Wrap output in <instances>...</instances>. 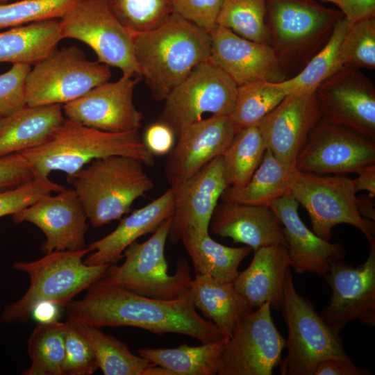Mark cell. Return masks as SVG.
Instances as JSON below:
<instances>
[{
  "label": "cell",
  "instance_id": "obj_1",
  "mask_svg": "<svg viewBox=\"0 0 375 375\" xmlns=\"http://www.w3.org/2000/svg\"><path fill=\"white\" fill-rule=\"evenodd\" d=\"M80 300L65 307L67 322L92 326H131L157 335L178 333L201 343L226 339L210 320L201 317L186 294L173 300L142 296L103 278L87 289Z\"/></svg>",
  "mask_w": 375,
  "mask_h": 375
},
{
  "label": "cell",
  "instance_id": "obj_2",
  "mask_svg": "<svg viewBox=\"0 0 375 375\" xmlns=\"http://www.w3.org/2000/svg\"><path fill=\"white\" fill-rule=\"evenodd\" d=\"M132 38L141 77L158 101L210 56L209 32L175 12L154 29L132 32Z\"/></svg>",
  "mask_w": 375,
  "mask_h": 375
},
{
  "label": "cell",
  "instance_id": "obj_3",
  "mask_svg": "<svg viewBox=\"0 0 375 375\" xmlns=\"http://www.w3.org/2000/svg\"><path fill=\"white\" fill-rule=\"evenodd\" d=\"M21 153L34 178H47L53 171L73 174L94 160L111 156L135 158L145 166L155 163L138 131L113 133L65 119L41 145Z\"/></svg>",
  "mask_w": 375,
  "mask_h": 375
},
{
  "label": "cell",
  "instance_id": "obj_4",
  "mask_svg": "<svg viewBox=\"0 0 375 375\" xmlns=\"http://www.w3.org/2000/svg\"><path fill=\"white\" fill-rule=\"evenodd\" d=\"M139 160L111 156L92 160L85 168L67 174L91 225L100 227L119 219L138 198L153 188Z\"/></svg>",
  "mask_w": 375,
  "mask_h": 375
},
{
  "label": "cell",
  "instance_id": "obj_5",
  "mask_svg": "<svg viewBox=\"0 0 375 375\" xmlns=\"http://www.w3.org/2000/svg\"><path fill=\"white\" fill-rule=\"evenodd\" d=\"M265 1L269 45L288 79L299 73L326 44L344 15L315 0Z\"/></svg>",
  "mask_w": 375,
  "mask_h": 375
},
{
  "label": "cell",
  "instance_id": "obj_6",
  "mask_svg": "<svg viewBox=\"0 0 375 375\" xmlns=\"http://www.w3.org/2000/svg\"><path fill=\"white\" fill-rule=\"evenodd\" d=\"M88 247L76 251H54L31 262H17L13 268L26 273L30 285L25 294L8 306L0 323L24 322L41 303L66 306L73 298L103 278L110 265H87Z\"/></svg>",
  "mask_w": 375,
  "mask_h": 375
},
{
  "label": "cell",
  "instance_id": "obj_7",
  "mask_svg": "<svg viewBox=\"0 0 375 375\" xmlns=\"http://www.w3.org/2000/svg\"><path fill=\"white\" fill-rule=\"evenodd\" d=\"M281 310L288 327V351L278 364L281 375H315L317 365L329 358L351 361L339 333L297 292L290 268Z\"/></svg>",
  "mask_w": 375,
  "mask_h": 375
},
{
  "label": "cell",
  "instance_id": "obj_8",
  "mask_svg": "<svg viewBox=\"0 0 375 375\" xmlns=\"http://www.w3.org/2000/svg\"><path fill=\"white\" fill-rule=\"evenodd\" d=\"M172 217L164 221L146 241L131 243L124 250L125 261L110 265L104 281L134 293L162 300H173L188 292L192 280L188 261L176 260V272L169 274L165 258Z\"/></svg>",
  "mask_w": 375,
  "mask_h": 375
},
{
  "label": "cell",
  "instance_id": "obj_9",
  "mask_svg": "<svg viewBox=\"0 0 375 375\" xmlns=\"http://www.w3.org/2000/svg\"><path fill=\"white\" fill-rule=\"evenodd\" d=\"M110 77L109 66L88 60L77 46L56 48L31 66L25 81L26 105L65 104Z\"/></svg>",
  "mask_w": 375,
  "mask_h": 375
},
{
  "label": "cell",
  "instance_id": "obj_10",
  "mask_svg": "<svg viewBox=\"0 0 375 375\" xmlns=\"http://www.w3.org/2000/svg\"><path fill=\"white\" fill-rule=\"evenodd\" d=\"M290 193L307 210L313 232L330 241L332 228L347 224L359 229L369 244H375L374 222L362 217L357 208L352 180L346 176L318 174L294 169Z\"/></svg>",
  "mask_w": 375,
  "mask_h": 375
},
{
  "label": "cell",
  "instance_id": "obj_11",
  "mask_svg": "<svg viewBox=\"0 0 375 375\" xmlns=\"http://www.w3.org/2000/svg\"><path fill=\"white\" fill-rule=\"evenodd\" d=\"M59 22L63 39L79 40L93 50L99 62L142 78L132 32L117 19L107 0H78Z\"/></svg>",
  "mask_w": 375,
  "mask_h": 375
},
{
  "label": "cell",
  "instance_id": "obj_12",
  "mask_svg": "<svg viewBox=\"0 0 375 375\" xmlns=\"http://www.w3.org/2000/svg\"><path fill=\"white\" fill-rule=\"evenodd\" d=\"M237 85L210 58L197 66L165 100L160 122L178 135L185 126L210 112L230 116L234 109Z\"/></svg>",
  "mask_w": 375,
  "mask_h": 375
},
{
  "label": "cell",
  "instance_id": "obj_13",
  "mask_svg": "<svg viewBox=\"0 0 375 375\" xmlns=\"http://www.w3.org/2000/svg\"><path fill=\"white\" fill-rule=\"evenodd\" d=\"M285 346L267 302L237 323L226 340L217 374L272 375Z\"/></svg>",
  "mask_w": 375,
  "mask_h": 375
},
{
  "label": "cell",
  "instance_id": "obj_14",
  "mask_svg": "<svg viewBox=\"0 0 375 375\" xmlns=\"http://www.w3.org/2000/svg\"><path fill=\"white\" fill-rule=\"evenodd\" d=\"M315 93L322 119L375 142V87L358 69L342 67Z\"/></svg>",
  "mask_w": 375,
  "mask_h": 375
},
{
  "label": "cell",
  "instance_id": "obj_15",
  "mask_svg": "<svg viewBox=\"0 0 375 375\" xmlns=\"http://www.w3.org/2000/svg\"><path fill=\"white\" fill-rule=\"evenodd\" d=\"M374 162V141L322 119L310 133L295 167L305 172L347 176Z\"/></svg>",
  "mask_w": 375,
  "mask_h": 375
},
{
  "label": "cell",
  "instance_id": "obj_16",
  "mask_svg": "<svg viewBox=\"0 0 375 375\" xmlns=\"http://www.w3.org/2000/svg\"><path fill=\"white\" fill-rule=\"evenodd\" d=\"M365 262L353 267L331 260L325 278L331 288V303L320 315L337 333L353 319L375 326V244Z\"/></svg>",
  "mask_w": 375,
  "mask_h": 375
},
{
  "label": "cell",
  "instance_id": "obj_17",
  "mask_svg": "<svg viewBox=\"0 0 375 375\" xmlns=\"http://www.w3.org/2000/svg\"><path fill=\"white\" fill-rule=\"evenodd\" d=\"M140 78L122 74L115 82L103 83L62 106L67 119L101 131H138L143 114L133 103L135 85Z\"/></svg>",
  "mask_w": 375,
  "mask_h": 375
},
{
  "label": "cell",
  "instance_id": "obj_18",
  "mask_svg": "<svg viewBox=\"0 0 375 375\" xmlns=\"http://www.w3.org/2000/svg\"><path fill=\"white\" fill-rule=\"evenodd\" d=\"M12 219L15 224L31 223L44 233L46 240L40 249L44 253L86 248L88 217L74 189L44 196L12 215Z\"/></svg>",
  "mask_w": 375,
  "mask_h": 375
},
{
  "label": "cell",
  "instance_id": "obj_19",
  "mask_svg": "<svg viewBox=\"0 0 375 375\" xmlns=\"http://www.w3.org/2000/svg\"><path fill=\"white\" fill-rule=\"evenodd\" d=\"M321 119L315 92L289 94L256 126L265 149L283 165L294 169L310 133Z\"/></svg>",
  "mask_w": 375,
  "mask_h": 375
},
{
  "label": "cell",
  "instance_id": "obj_20",
  "mask_svg": "<svg viewBox=\"0 0 375 375\" xmlns=\"http://www.w3.org/2000/svg\"><path fill=\"white\" fill-rule=\"evenodd\" d=\"M236 133L226 115H212L184 126L165 163V174L170 187H178L222 156Z\"/></svg>",
  "mask_w": 375,
  "mask_h": 375
},
{
  "label": "cell",
  "instance_id": "obj_21",
  "mask_svg": "<svg viewBox=\"0 0 375 375\" xmlns=\"http://www.w3.org/2000/svg\"><path fill=\"white\" fill-rule=\"evenodd\" d=\"M210 59L235 83L237 86L266 81L280 83L287 79L272 48L217 26L209 31Z\"/></svg>",
  "mask_w": 375,
  "mask_h": 375
},
{
  "label": "cell",
  "instance_id": "obj_22",
  "mask_svg": "<svg viewBox=\"0 0 375 375\" xmlns=\"http://www.w3.org/2000/svg\"><path fill=\"white\" fill-rule=\"evenodd\" d=\"M228 187L220 156L182 184L173 188L176 201L168 234L169 242H178L188 227L202 233H209L212 212L218 199Z\"/></svg>",
  "mask_w": 375,
  "mask_h": 375
},
{
  "label": "cell",
  "instance_id": "obj_23",
  "mask_svg": "<svg viewBox=\"0 0 375 375\" xmlns=\"http://www.w3.org/2000/svg\"><path fill=\"white\" fill-rule=\"evenodd\" d=\"M299 203L288 194L274 200L269 207L278 217L283 228L290 268L298 274H327L331 260H342L345 251L338 243H331L318 237L301 221Z\"/></svg>",
  "mask_w": 375,
  "mask_h": 375
},
{
  "label": "cell",
  "instance_id": "obj_24",
  "mask_svg": "<svg viewBox=\"0 0 375 375\" xmlns=\"http://www.w3.org/2000/svg\"><path fill=\"white\" fill-rule=\"evenodd\" d=\"M209 229L254 251L271 245L287 247L281 222L269 206L222 201L212 212Z\"/></svg>",
  "mask_w": 375,
  "mask_h": 375
},
{
  "label": "cell",
  "instance_id": "obj_25",
  "mask_svg": "<svg viewBox=\"0 0 375 375\" xmlns=\"http://www.w3.org/2000/svg\"><path fill=\"white\" fill-rule=\"evenodd\" d=\"M176 201L175 190L170 187L161 196L122 219L112 232L90 243L88 248L93 253L84 262L90 265L116 264L128 246L140 237L154 233L173 216Z\"/></svg>",
  "mask_w": 375,
  "mask_h": 375
},
{
  "label": "cell",
  "instance_id": "obj_26",
  "mask_svg": "<svg viewBox=\"0 0 375 375\" xmlns=\"http://www.w3.org/2000/svg\"><path fill=\"white\" fill-rule=\"evenodd\" d=\"M290 268L287 247H263L255 251L251 262L246 269L239 272L233 285L253 309L269 302L272 309L281 310L286 274Z\"/></svg>",
  "mask_w": 375,
  "mask_h": 375
},
{
  "label": "cell",
  "instance_id": "obj_27",
  "mask_svg": "<svg viewBox=\"0 0 375 375\" xmlns=\"http://www.w3.org/2000/svg\"><path fill=\"white\" fill-rule=\"evenodd\" d=\"M61 104L32 106L0 117V158L43 144L64 121Z\"/></svg>",
  "mask_w": 375,
  "mask_h": 375
},
{
  "label": "cell",
  "instance_id": "obj_28",
  "mask_svg": "<svg viewBox=\"0 0 375 375\" xmlns=\"http://www.w3.org/2000/svg\"><path fill=\"white\" fill-rule=\"evenodd\" d=\"M191 301L226 338L237 323L253 309L235 288L233 283L217 280L206 274H196L188 289Z\"/></svg>",
  "mask_w": 375,
  "mask_h": 375
},
{
  "label": "cell",
  "instance_id": "obj_29",
  "mask_svg": "<svg viewBox=\"0 0 375 375\" xmlns=\"http://www.w3.org/2000/svg\"><path fill=\"white\" fill-rule=\"evenodd\" d=\"M62 39L59 19L35 22L0 31V62L32 66L56 49Z\"/></svg>",
  "mask_w": 375,
  "mask_h": 375
},
{
  "label": "cell",
  "instance_id": "obj_30",
  "mask_svg": "<svg viewBox=\"0 0 375 375\" xmlns=\"http://www.w3.org/2000/svg\"><path fill=\"white\" fill-rule=\"evenodd\" d=\"M182 241L191 258L195 274H206L217 280L233 283L241 262L251 253L249 246L231 247L213 240L209 233H202L188 227L183 233Z\"/></svg>",
  "mask_w": 375,
  "mask_h": 375
},
{
  "label": "cell",
  "instance_id": "obj_31",
  "mask_svg": "<svg viewBox=\"0 0 375 375\" xmlns=\"http://www.w3.org/2000/svg\"><path fill=\"white\" fill-rule=\"evenodd\" d=\"M296 168L283 165L269 149L247 184L240 189L228 187L222 201L269 206L274 200L290 193V181Z\"/></svg>",
  "mask_w": 375,
  "mask_h": 375
},
{
  "label": "cell",
  "instance_id": "obj_32",
  "mask_svg": "<svg viewBox=\"0 0 375 375\" xmlns=\"http://www.w3.org/2000/svg\"><path fill=\"white\" fill-rule=\"evenodd\" d=\"M227 338L199 346L182 344L176 348H143L138 355L173 375L217 374Z\"/></svg>",
  "mask_w": 375,
  "mask_h": 375
},
{
  "label": "cell",
  "instance_id": "obj_33",
  "mask_svg": "<svg viewBox=\"0 0 375 375\" xmlns=\"http://www.w3.org/2000/svg\"><path fill=\"white\" fill-rule=\"evenodd\" d=\"M351 21L342 17L326 44L294 76L280 82L287 94L315 92L326 79L344 67L341 45Z\"/></svg>",
  "mask_w": 375,
  "mask_h": 375
},
{
  "label": "cell",
  "instance_id": "obj_34",
  "mask_svg": "<svg viewBox=\"0 0 375 375\" xmlns=\"http://www.w3.org/2000/svg\"><path fill=\"white\" fill-rule=\"evenodd\" d=\"M73 324L89 343L98 368L103 374L143 375L145 369L153 365L140 356L132 353L127 344L104 333L100 328Z\"/></svg>",
  "mask_w": 375,
  "mask_h": 375
},
{
  "label": "cell",
  "instance_id": "obj_35",
  "mask_svg": "<svg viewBox=\"0 0 375 375\" xmlns=\"http://www.w3.org/2000/svg\"><path fill=\"white\" fill-rule=\"evenodd\" d=\"M265 149L257 126L238 131L222 155L228 186L234 189L244 187L260 165Z\"/></svg>",
  "mask_w": 375,
  "mask_h": 375
},
{
  "label": "cell",
  "instance_id": "obj_36",
  "mask_svg": "<svg viewBox=\"0 0 375 375\" xmlns=\"http://www.w3.org/2000/svg\"><path fill=\"white\" fill-rule=\"evenodd\" d=\"M65 322L38 323L28 341L30 367L24 375H61L65 353Z\"/></svg>",
  "mask_w": 375,
  "mask_h": 375
},
{
  "label": "cell",
  "instance_id": "obj_37",
  "mask_svg": "<svg viewBox=\"0 0 375 375\" xmlns=\"http://www.w3.org/2000/svg\"><path fill=\"white\" fill-rule=\"evenodd\" d=\"M286 95L280 83L258 81L238 86L235 107L230 115L237 132L256 126Z\"/></svg>",
  "mask_w": 375,
  "mask_h": 375
},
{
  "label": "cell",
  "instance_id": "obj_38",
  "mask_svg": "<svg viewBox=\"0 0 375 375\" xmlns=\"http://www.w3.org/2000/svg\"><path fill=\"white\" fill-rule=\"evenodd\" d=\"M217 25L245 39L269 45L265 0H223Z\"/></svg>",
  "mask_w": 375,
  "mask_h": 375
},
{
  "label": "cell",
  "instance_id": "obj_39",
  "mask_svg": "<svg viewBox=\"0 0 375 375\" xmlns=\"http://www.w3.org/2000/svg\"><path fill=\"white\" fill-rule=\"evenodd\" d=\"M117 19L131 32L161 25L173 12L172 0H107Z\"/></svg>",
  "mask_w": 375,
  "mask_h": 375
},
{
  "label": "cell",
  "instance_id": "obj_40",
  "mask_svg": "<svg viewBox=\"0 0 375 375\" xmlns=\"http://www.w3.org/2000/svg\"><path fill=\"white\" fill-rule=\"evenodd\" d=\"M78 0H17L0 4V29L60 19Z\"/></svg>",
  "mask_w": 375,
  "mask_h": 375
},
{
  "label": "cell",
  "instance_id": "obj_41",
  "mask_svg": "<svg viewBox=\"0 0 375 375\" xmlns=\"http://www.w3.org/2000/svg\"><path fill=\"white\" fill-rule=\"evenodd\" d=\"M344 66L375 69V18L351 22L341 45Z\"/></svg>",
  "mask_w": 375,
  "mask_h": 375
},
{
  "label": "cell",
  "instance_id": "obj_42",
  "mask_svg": "<svg viewBox=\"0 0 375 375\" xmlns=\"http://www.w3.org/2000/svg\"><path fill=\"white\" fill-rule=\"evenodd\" d=\"M65 188L47 178H33L18 186L0 192V217L14 215L42 197Z\"/></svg>",
  "mask_w": 375,
  "mask_h": 375
},
{
  "label": "cell",
  "instance_id": "obj_43",
  "mask_svg": "<svg viewBox=\"0 0 375 375\" xmlns=\"http://www.w3.org/2000/svg\"><path fill=\"white\" fill-rule=\"evenodd\" d=\"M65 353L62 374L90 375L97 369L94 353L76 326L65 322Z\"/></svg>",
  "mask_w": 375,
  "mask_h": 375
},
{
  "label": "cell",
  "instance_id": "obj_44",
  "mask_svg": "<svg viewBox=\"0 0 375 375\" xmlns=\"http://www.w3.org/2000/svg\"><path fill=\"white\" fill-rule=\"evenodd\" d=\"M31 67L27 64L15 63L8 71L0 74V117L26 105L25 81Z\"/></svg>",
  "mask_w": 375,
  "mask_h": 375
},
{
  "label": "cell",
  "instance_id": "obj_45",
  "mask_svg": "<svg viewBox=\"0 0 375 375\" xmlns=\"http://www.w3.org/2000/svg\"><path fill=\"white\" fill-rule=\"evenodd\" d=\"M223 0H172L174 12L210 31L217 25Z\"/></svg>",
  "mask_w": 375,
  "mask_h": 375
},
{
  "label": "cell",
  "instance_id": "obj_46",
  "mask_svg": "<svg viewBox=\"0 0 375 375\" xmlns=\"http://www.w3.org/2000/svg\"><path fill=\"white\" fill-rule=\"evenodd\" d=\"M33 178L31 167L21 153L0 158V190L12 188Z\"/></svg>",
  "mask_w": 375,
  "mask_h": 375
},
{
  "label": "cell",
  "instance_id": "obj_47",
  "mask_svg": "<svg viewBox=\"0 0 375 375\" xmlns=\"http://www.w3.org/2000/svg\"><path fill=\"white\" fill-rule=\"evenodd\" d=\"M174 136V132L168 125L159 122L146 129L142 141L153 156H162L169 153L173 148Z\"/></svg>",
  "mask_w": 375,
  "mask_h": 375
},
{
  "label": "cell",
  "instance_id": "obj_48",
  "mask_svg": "<svg viewBox=\"0 0 375 375\" xmlns=\"http://www.w3.org/2000/svg\"><path fill=\"white\" fill-rule=\"evenodd\" d=\"M371 372L360 368L352 361L329 358L321 362L317 367L315 375H368Z\"/></svg>",
  "mask_w": 375,
  "mask_h": 375
},
{
  "label": "cell",
  "instance_id": "obj_49",
  "mask_svg": "<svg viewBox=\"0 0 375 375\" xmlns=\"http://www.w3.org/2000/svg\"><path fill=\"white\" fill-rule=\"evenodd\" d=\"M338 7L352 22L375 17V0H340Z\"/></svg>",
  "mask_w": 375,
  "mask_h": 375
},
{
  "label": "cell",
  "instance_id": "obj_50",
  "mask_svg": "<svg viewBox=\"0 0 375 375\" xmlns=\"http://www.w3.org/2000/svg\"><path fill=\"white\" fill-rule=\"evenodd\" d=\"M358 177L351 179L353 188L357 193L360 190H367L368 195L375 196V164L372 163L358 168L356 172Z\"/></svg>",
  "mask_w": 375,
  "mask_h": 375
},
{
  "label": "cell",
  "instance_id": "obj_51",
  "mask_svg": "<svg viewBox=\"0 0 375 375\" xmlns=\"http://www.w3.org/2000/svg\"><path fill=\"white\" fill-rule=\"evenodd\" d=\"M58 306L51 303H41L33 310V316L38 323L49 322L57 319Z\"/></svg>",
  "mask_w": 375,
  "mask_h": 375
},
{
  "label": "cell",
  "instance_id": "obj_52",
  "mask_svg": "<svg viewBox=\"0 0 375 375\" xmlns=\"http://www.w3.org/2000/svg\"><path fill=\"white\" fill-rule=\"evenodd\" d=\"M374 197L367 195L357 197L356 204L360 215L369 220H375Z\"/></svg>",
  "mask_w": 375,
  "mask_h": 375
},
{
  "label": "cell",
  "instance_id": "obj_53",
  "mask_svg": "<svg viewBox=\"0 0 375 375\" xmlns=\"http://www.w3.org/2000/svg\"><path fill=\"white\" fill-rule=\"evenodd\" d=\"M143 375H173L168 369L156 365L147 367Z\"/></svg>",
  "mask_w": 375,
  "mask_h": 375
},
{
  "label": "cell",
  "instance_id": "obj_54",
  "mask_svg": "<svg viewBox=\"0 0 375 375\" xmlns=\"http://www.w3.org/2000/svg\"><path fill=\"white\" fill-rule=\"evenodd\" d=\"M321 1H326V2H330V3H331L335 4L336 6H338L339 3H340V0H321Z\"/></svg>",
  "mask_w": 375,
  "mask_h": 375
},
{
  "label": "cell",
  "instance_id": "obj_55",
  "mask_svg": "<svg viewBox=\"0 0 375 375\" xmlns=\"http://www.w3.org/2000/svg\"><path fill=\"white\" fill-rule=\"evenodd\" d=\"M17 1V0H0V4L6 3H8V2H12V1Z\"/></svg>",
  "mask_w": 375,
  "mask_h": 375
}]
</instances>
